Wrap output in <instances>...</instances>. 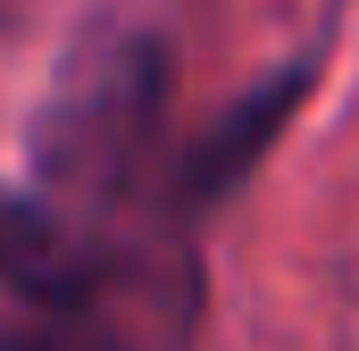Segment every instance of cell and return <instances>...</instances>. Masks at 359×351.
<instances>
[{"instance_id": "1", "label": "cell", "mask_w": 359, "mask_h": 351, "mask_svg": "<svg viewBox=\"0 0 359 351\" xmlns=\"http://www.w3.org/2000/svg\"><path fill=\"white\" fill-rule=\"evenodd\" d=\"M159 109H168V59L159 42H117L84 84L59 100L50 117V168L76 176V184H126L142 168L151 134H159Z\"/></svg>"}, {"instance_id": "2", "label": "cell", "mask_w": 359, "mask_h": 351, "mask_svg": "<svg viewBox=\"0 0 359 351\" xmlns=\"http://www.w3.org/2000/svg\"><path fill=\"white\" fill-rule=\"evenodd\" d=\"M0 284L34 293V301H76L92 284V267L76 260V243L25 201V192H0Z\"/></svg>"}, {"instance_id": "3", "label": "cell", "mask_w": 359, "mask_h": 351, "mask_svg": "<svg viewBox=\"0 0 359 351\" xmlns=\"http://www.w3.org/2000/svg\"><path fill=\"white\" fill-rule=\"evenodd\" d=\"M0 351H76V343H50V335H34V343H0Z\"/></svg>"}]
</instances>
